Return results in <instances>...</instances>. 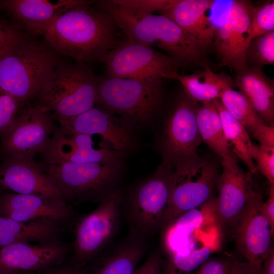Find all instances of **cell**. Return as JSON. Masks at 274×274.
Instances as JSON below:
<instances>
[{
    "mask_svg": "<svg viewBox=\"0 0 274 274\" xmlns=\"http://www.w3.org/2000/svg\"><path fill=\"white\" fill-rule=\"evenodd\" d=\"M92 2L61 14L43 36L58 54L79 63L101 62L117 44L114 20L105 10L90 7Z\"/></svg>",
    "mask_w": 274,
    "mask_h": 274,
    "instance_id": "1",
    "label": "cell"
},
{
    "mask_svg": "<svg viewBox=\"0 0 274 274\" xmlns=\"http://www.w3.org/2000/svg\"><path fill=\"white\" fill-rule=\"evenodd\" d=\"M96 3L110 14L127 38L158 47L181 64L196 63L202 57L207 46L166 16L152 14L134 17L122 12L110 1Z\"/></svg>",
    "mask_w": 274,
    "mask_h": 274,
    "instance_id": "2",
    "label": "cell"
},
{
    "mask_svg": "<svg viewBox=\"0 0 274 274\" xmlns=\"http://www.w3.org/2000/svg\"><path fill=\"white\" fill-rule=\"evenodd\" d=\"M59 55L45 41L26 37L0 58V88L14 97L22 108L35 99L62 61Z\"/></svg>",
    "mask_w": 274,
    "mask_h": 274,
    "instance_id": "3",
    "label": "cell"
},
{
    "mask_svg": "<svg viewBox=\"0 0 274 274\" xmlns=\"http://www.w3.org/2000/svg\"><path fill=\"white\" fill-rule=\"evenodd\" d=\"M98 79L88 64L61 61L33 101L48 110L54 118L77 115L97 104Z\"/></svg>",
    "mask_w": 274,
    "mask_h": 274,
    "instance_id": "4",
    "label": "cell"
},
{
    "mask_svg": "<svg viewBox=\"0 0 274 274\" xmlns=\"http://www.w3.org/2000/svg\"><path fill=\"white\" fill-rule=\"evenodd\" d=\"M41 164L66 202H100L115 191L113 187L121 173L120 163L43 162Z\"/></svg>",
    "mask_w": 274,
    "mask_h": 274,
    "instance_id": "5",
    "label": "cell"
},
{
    "mask_svg": "<svg viewBox=\"0 0 274 274\" xmlns=\"http://www.w3.org/2000/svg\"><path fill=\"white\" fill-rule=\"evenodd\" d=\"M161 80L107 77L98 79L97 104L125 120L145 123L159 108Z\"/></svg>",
    "mask_w": 274,
    "mask_h": 274,
    "instance_id": "6",
    "label": "cell"
},
{
    "mask_svg": "<svg viewBox=\"0 0 274 274\" xmlns=\"http://www.w3.org/2000/svg\"><path fill=\"white\" fill-rule=\"evenodd\" d=\"M174 170L162 163L132 193L126 210L132 235L144 238L162 229L172 191Z\"/></svg>",
    "mask_w": 274,
    "mask_h": 274,
    "instance_id": "7",
    "label": "cell"
},
{
    "mask_svg": "<svg viewBox=\"0 0 274 274\" xmlns=\"http://www.w3.org/2000/svg\"><path fill=\"white\" fill-rule=\"evenodd\" d=\"M122 194L115 190L92 211L77 221L72 245V263L83 267L112 243L121 221Z\"/></svg>",
    "mask_w": 274,
    "mask_h": 274,
    "instance_id": "8",
    "label": "cell"
},
{
    "mask_svg": "<svg viewBox=\"0 0 274 274\" xmlns=\"http://www.w3.org/2000/svg\"><path fill=\"white\" fill-rule=\"evenodd\" d=\"M108 77L144 80L173 79L181 64L152 47L126 38L105 56Z\"/></svg>",
    "mask_w": 274,
    "mask_h": 274,
    "instance_id": "9",
    "label": "cell"
},
{
    "mask_svg": "<svg viewBox=\"0 0 274 274\" xmlns=\"http://www.w3.org/2000/svg\"><path fill=\"white\" fill-rule=\"evenodd\" d=\"M174 169L172 191L163 228L185 212L215 197L220 176L216 166L198 154Z\"/></svg>",
    "mask_w": 274,
    "mask_h": 274,
    "instance_id": "10",
    "label": "cell"
},
{
    "mask_svg": "<svg viewBox=\"0 0 274 274\" xmlns=\"http://www.w3.org/2000/svg\"><path fill=\"white\" fill-rule=\"evenodd\" d=\"M52 114L32 101L20 111L1 137L0 151L6 157L35 159L48 146L57 127Z\"/></svg>",
    "mask_w": 274,
    "mask_h": 274,
    "instance_id": "11",
    "label": "cell"
},
{
    "mask_svg": "<svg viewBox=\"0 0 274 274\" xmlns=\"http://www.w3.org/2000/svg\"><path fill=\"white\" fill-rule=\"evenodd\" d=\"M199 107L184 92L178 97L166 123L163 163L174 168L197 154L202 141L197 120Z\"/></svg>",
    "mask_w": 274,
    "mask_h": 274,
    "instance_id": "12",
    "label": "cell"
},
{
    "mask_svg": "<svg viewBox=\"0 0 274 274\" xmlns=\"http://www.w3.org/2000/svg\"><path fill=\"white\" fill-rule=\"evenodd\" d=\"M221 22L214 26L213 42L221 66H228L237 74L247 69L246 52L253 5L250 1H229Z\"/></svg>",
    "mask_w": 274,
    "mask_h": 274,
    "instance_id": "13",
    "label": "cell"
},
{
    "mask_svg": "<svg viewBox=\"0 0 274 274\" xmlns=\"http://www.w3.org/2000/svg\"><path fill=\"white\" fill-rule=\"evenodd\" d=\"M215 199V214L221 229L232 230L249 201L259 192L256 190L252 175L244 171L237 159H223Z\"/></svg>",
    "mask_w": 274,
    "mask_h": 274,
    "instance_id": "14",
    "label": "cell"
},
{
    "mask_svg": "<svg viewBox=\"0 0 274 274\" xmlns=\"http://www.w3.org/2000/svg\"><path fill=\"white\" fill-rule=\"evenodd\" d=\"M215 199L185 212L162 228L166 256L184 251L199 241L221 235L215 212Z\"/></svg>",
    "mask_w": 274,
    "mask_h": 274,
    "instance_id": "15",
    "label": "cell"
},
{
    "mask_svg": "<svg viewBox=\"0 0 274 274\" xmlns=\"http://www.w3.org/2000/svg\"><path fill=\"white\" fill-rule=\"evenodd\" d=\"M260 193L247 203L232 231L238 250L260 274L262 263L273 247L270 225L261 211Z\"/></svg>",
    "mask_w": 274,
    "mask_h": 274,
    "instance_id": "16",
    "label": "cell"
},
{
    "mask_svg": "<svg viewBox=\"0 0 274 274\" xmlns=\"http://www.w3.org/2000/svg\"><path fill=\"white\" fill-rule=\"evenodd\" d=\"M55 119L59 127L68 132L100 135L110 148L121 153L132 145L131 132L125 120L105 108L94 107L74 116Z\"/></svg>",
    "mask_w": 274,
    "mask_h": 274,
    "instance_id": "17",
    "label": "cell"
},
{
    "mask_svg": "<svg viewBox=\"0 0 274 274\" xmlns=\"http://www.w3.org/2000/svg\"><path fill=\"white\" fill-rule=\"evenodd\" d=\"M94 145L92 136L68 132L57 127L41 153L43 162L120 163L121 153L105 145L98 149Z\"/></svg>",
    "mask_w": 274,
    "mask_h": 274,
    "instance_id": "18",
    "label": "cell"
},
{
    "mask_svg": "<svg viewBox=\"0 0 274 274\" xmlns=\"http://www.w3.org/2000/svg\"><path fill=\"white\" fill-rule=\"evenodd\" d=\"M68 250L56 239L11 244L0 248V270L26 273L46 270L60 264Z\"/></svg>",
    "mask_w": 274,
    "mask_h": 274,
    "instance_id": "19",
    "label": "cell"
},
{
    "mask_svg": "<svg viewBox=\"0 0 274 274\" xmlns=\"http://www.w3.org/2000/svg\"><path fill=\"white\" fill-rule=\"evenodd\" d=\"M73 214L71 207L62 199L33 194L0 193V216L17 221L60 223L71 219Z\"/></svg>",
    "mask_w": 274,
    "mask_h": 274,
    "instance_id": "20",
    "label": "cell"
},
{
    "mask_svg": "<svg viewBox=\"0 0 274 274\" xmlns=\"http://www.w3.org/2000/svg\"><path fill=\"white\" fill-rule=\"evenodd\" d=\"M0 187L15 193L33 194L64 200L41 163L35 159L5 157L0 164Z\"/></svg>",
    "mask_w": 274,
    "mask_h": 274,
    "instance_id": "21",
    "label": "cell"
},
{
    "mask_svg": "<svg viewBox=\"0 0 274 274\" xmlns=\"http://www.w3.org/2000/svg\"><path fill=\"white\" fill-rule=\"evenodd\" d=\"M92 1L84 0H6L0 9L6 10L30 34L43 36L49 25L67 10Z\"/></svg>",
    "mask_w": 274,
    "mask_h": 274,
    "instance_id": "22",
    "label": "cell"
},
{
    "mask_svg": "<svg viewBox=\"0 0 274 274\" xmlns=\"http://www.w3.org/2000/svg\"><path fill=\"white\" fill-rule=\"evenodd\" d=\"M144 239L131 235L112 244L84 266L85 274H133L145 251Z\"/></svg>",
    "mask_w": 274,
    "mask_h": 274,
    "instance_id": "23",
    "label": "cell"
},
{
    "mask_svg": "<svg viewBox=\"0 0 274 274\" xmlns=\"http://www.w3.org/2000/svg\"><path fill=\"white\" fill-rule=\"evenodd\" d=\"M213 1L172 0L162 14L207 47L213 43L215 27L206 12Z\"/></svg>",
    "mask_w": 274,
    "mask_h": 274,
    "instance_id": "24",
    "label": "cell"
},
{
    "mask_svg": "<svg viewBox=\"0 0 274 274\" xmlns=\"http://www.w3.org/2000/svg\"><path fill=\"white\" fill-rule=\"evenodd\" d=\"M236 86L268 125L274 124L273 80L261 67L253 66L238 73L234 80Z\"/></svg>",
    "mask_w": 274,
    "mask_h": 274,
    "instance_id": "25",
    "label": "cell"
},
{
    "mask_svg": "<svg viewBox=\"0 0 274 274\" xmlns=\"http://www.w3.org/2000/svg\"><path fill=\"white\" fill-rule=\"evenodd\" d=\"M173 79L181 84L184 94L189 99L203 104L220 99L227 89L236 86L230 76L215 73L207 66L190 75L176 74Z\"/></svg>",
    "mask_w": 274,
    "mask_h": 274,
    "instance_id": "26",
    "label": "cell"
},
{
    "mask_svg": "<svg viewBox=\"0 0 274 274\" xmlns=\"http://www.w3.org/2000/svg\"><path fill=\"white\" fill-rule=\"evenodd\" d=\"M61 231L60 224L55 222H22L0 216V248L18 242L41 243L54 240Z\"/></svg>",
    "mask_w": 274,
    "mask_h": 274,
    "instance_id": "27",
    "label": "cell"
},
{
    "mask_svg": "<svg viewBox=\"0 0 274 274\" xmlns=\"http://www.w3.org/2000/svg\"><path fill=\"white\" fill-rule=\"evenodd\" d=\"M221 235L197 242L188 249L162 260V274H190L219 248Z\"/></svg>",
    "mask_w": 274,
    "mask_h": 274,
    "instance_id": "28",
    "label": "cell"
},
{
    "mask_svg": "<svg viewBox=\"0 0 274 274\" xmlns=\"http://www.w3.org/2000/svg\"><path fill=\"white\" fill-rule=\"evenodd\" d=\"M197 120L202 141L215 153L223 159H237L226 141L220 115L212 101L199 106Z\"/></svg>",
    "mask_w": 274,
    "mask_h": 274,
    "instance_id": "29",
    "label": "cell"
},
{
    "mask_svg": "<svg viewBox=\"0 0 274 274\" xmlns=\"http://www.w3.org/2000/svg\"><path fill=\"white\" fill-rule=\"evenodd\" d=\"M220 115L225 137L232 152L247 166L253 175L257 171L251 156L252 142L244 126L224 108L219 99L212 101Z\"/></svg>",
    "mask_w": 274,
    "mask_h": 274,
    "instance_id": "30",
    "label": "cell"
},
{
    "mask_svg": "<svg viewBox=\"0 0 274 274\" xmlns=\"http://www.w3.org/2000/svg\"><path fill=\"white\" fill-rule=\"evenodd\" d=\"M220 101L226 110L251 136L259 127L266 124L239 91L233 88L227 89L222 94Z\"/></svg>",
    "mask_w": 274,
    "mask_h": 274,
    "instance_id": "31",
    "label": "cell"
},
{
    "mask_svg": "<svg viewBox=\"0 0 274 274\" xmlns=\"http://www.w3.org/2000/svg\"><path fill=\"white\" fill-rule=\"evenodd\" d=\"M247 64L262 67L274 63V31L252 39L246 52Z\"/></svg>",
    "mask_w": 274,
    "mask_h": 274,
    "instance_id": "32",
    "label": "cell"
},
{
    "mask_svg": "<svg viewBox=\"0 0 274 274\" xmlns=\"http://www.w3.org/2000/svg\"><path fill=\"white\" fill-rule=\"evenodd\" d=\"M274 30V2L267 1L251 9V18L248 31L247 42L249 45L254 38Z\"/></svg>",
    "mask_w": 274,
    "mask_h": 274,
    "instance_id": "33",
    "label": "cell"
},
{
    "mask_svg": "<svg viewBox=\"0 0 274 274\" xmlns=\"http://www.w3.org/2000/svg\"><path fill=\"white\" fill-rule=\"evenodd\" d=\"M120 11L127 15L140 17L162 12L172 0H113L110 1Z\"/></svg>",
    "mask_w": 274,
    "mask_h": 274,
    "instance_id": "34",
    "label": "cell"
},
{
    "mask_svg": "<svg viewBox=\"0 0 274 274\" xmlns=\"http://www.w3.org/2000/svg\"><path fill=\"white\" fill-rule=\"evenodd\" d=\"M21 108L14 97L0 88V137L13 123Z\"/></svg>",
    "mask_w": 274,
    "mask_h": 274,
    "instance_id": "35",
    "label": "cell"
},
{
    "mask_svg": "<svg viewBox=\"0 0 274 274\" xmlns=\"http://www.w3.org/2000/svg\"><path fill=\"white\" fill-rule=\"evenodd\" d=\"M253 159L256 161L257 169L274 185V147H268L252 143L251 150Z\"/></svg>",
    "mask_w": 274,
    "mask_h": 274,
    "instance_id": "36",
    "label": "cell"
},
{
    "mask_svg": "<svg viewBox=\"0 0 274 274\" xmlns=\"http://www.w3.org/2000/svg\"><path fill=\"white\" fill-rule=\"evenodd\" d=\"M26 37L18 27L0 20V58Z\"/></svg>",
    "mask_w": 274,
    "mask_h": 274,
    "instance_id": "37",
    "label": "cell"
},
{
    "mask_svg": "<svg viewBox=\"0 0 274 274\" xmlns=\"http://www.w3.org/2000/svg\"><path fill=\"white\" fill-rule=\"evenodd\" d=\"M232 258L210 257L190 274H231Z\"/></svg>",
    "mask_w": 274,
    "mask_h": 274,
    "instance_id": "38",
    "label": "cell"
},
{
    "mask_svg": "<svg viewBox=\"0 0 274 274\" xmlns=\"http://www.w3.org/2000/svg\"><path fill=\"white\" fill-rule=\"evenodd\" d=\"M162 258L158 251L152 252L133 274H162Z\"/></svg>",
    "mask_w": 274,
    "mask_h": 274,
    "instance_id": "39",
    "label": "cell"
},
{
    "mask_svg": "<svg viewBox=\"0 0 274 274\" xmlns=\"http://www.w3.org/2000/svg\"><path fill=\"white\" fill-rule=\"evenodd\" d=\"M260 143V145L274 147V127L264 124L259 127L252 136Z\"/></svg>",
    "mask_w": 274,
    "mask_h": 274,
    "instance_id": "40",
    "label": "cell"
},
{
    "mask_svg": "<svg viewBox=\"0 0 274 274\" xmlns=\"http://www.w3.org/2000/svg\"><path fill=\"white\" fill-rule=\"evenodd\" d=\"M261 211L274 233V185H270L269 196L266 201H263Z\"/></svg>",
    "mask_w": 274,
    "mask_h": 274,
    "instance_id": "41",
    "label": "cell"
},
{
    "mask_svg": "<svg viewBox=\"0 0 274 274\" xmlns=\"http://www.w3.org/2000/svg\"><path fill=\"white\" fill-rule=\"evenodd\" d=\"M231 274H259L255 268L248 262H242L232 258Z\"/></svg>",
    "mask_w": 274,
    "mask_h": 274,
    "instance_id": "42",
    "label": "cell"
},
{
    "mask_svg": "<svg viewBox=\"0 0 274 274\" xmlns=\"http://www.w3.org/2000/svg\"><path fill=\"white\" fill-rule=\"evenodd\" d=\"M56 266L47 274H85L84 266L82 267L72 262L68 265Z\"/></svg>",
    "mask_w": 274,
    "mask_h": 274,
    "instance_id": "43",
    "label": "cell"
},
{
    "mask_svg": "<svg viewBox=\"0 0 274 274\" xmlns=\"http://www.w3.org/2000/svg\"><path fill=\"white\" fill-rule=\"evenodd\" d=\"M260 274H274L273 248L272 249L269 254L262 263Z\"/></svg>",
    "mask_w": 274,
    "mask_h": 274,
    "instance_id": "44",
    "label": "cell"
},
{
    "mask_svg": "<svg viewBox=\"0 0 274 274\" xmlns=\"http://www.w3.org/2000/svg\"><path fill=\"white\" fill-rule=\"evenodd\" d=\"M0 274H26V273L0 270Z\"/></svg>",
    "mask_w": 274,
    "mask_h": 274,
    "instance_id": "45",
    "label": "cell"
}]
</instances>
